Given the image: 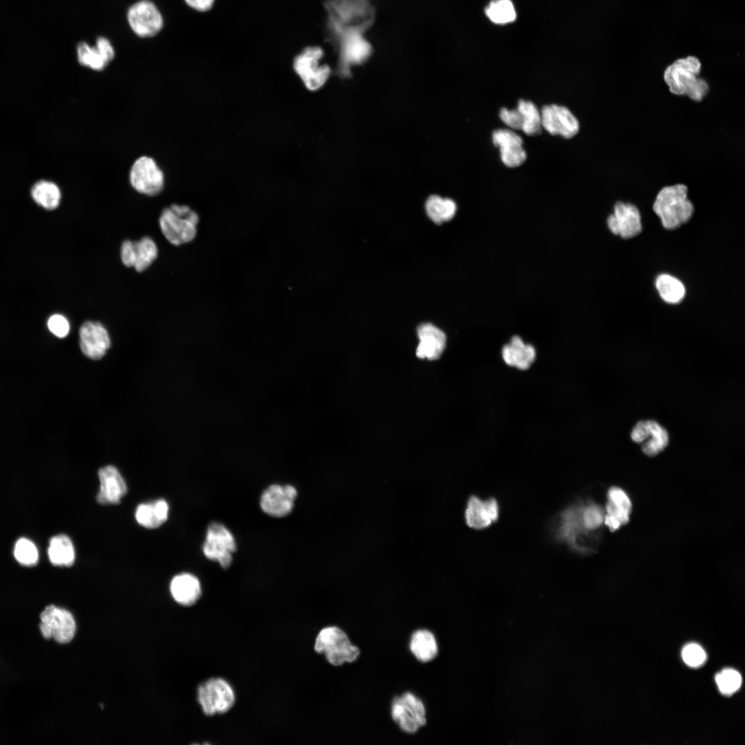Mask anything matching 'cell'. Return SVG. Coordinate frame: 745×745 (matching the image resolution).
<instances>
[{
	"label": "cell",
	"mask_w": 745,
	"mask_h": 745,
	"mask_svg": "<svg viewBox=\"0 0 745 745\" xmlns=\"http://www.w3.org/2000/svg\"><path fill=\"white\" fill-rule=\"evenodd\" d=\"M579 508L581 521L586 530H595L603 524L604 513L597 504L588 503Z\"/></svg>",
	"instance_id": "obj_36"
},
{
	"label": "cell",
	"mask_w": 745,
	"mask_h": 745,
	"mask_svg": "<svg viewBox=\"0 0 745 745\" xmlns=\"http://www.w3.org/2000/svg\"><path fill=\"white\" fill-rule=\"evenodd\" d=\"M159 227L171 244L179 246L193 240L197 234L199 215L186 205L172 204L159 217Z\"/></svg>",
	"instance_id": "obj_3"
},
{
	"label": "cell",
	"mask_w": 745,
	"mask_h": 745,
	"mask_svg": "<svg viewBox=\"0 0 745 745\" xmlns=\"http://www.w3.org/2000/svg\"><path fill=\"white\" fill-rule=\"evenodd\" d=\"M610 231L623 238H631L642 230L641 217L637 208L629 203L617 202L614 212L607 220Z\"/></svg>",
	"instance_id": "obj_16"
},
{
	"label": "cell",
	"mask_w": 745,
	"mask_h": 745,
	"mask_svg": "<svg viewBox=\"0 0 745 745\" xmlns=\"http://www.w3.org/2000/svg\"><path fill=\"white\" fill-rule=\"evenodd\" d=\"M131 186L139 193L147 196L159 195L164 187L162 170L149 156H141L132 163L129 173Z\"/></svg>",
	"instance_id": "obj_7"
},
{
	"label": "cell",
	"mask_w": 745,
	"mask_h": 745,
	"mask_svg": "<svg viewBox=\"0 0 745 745\" xmlns=\"http://www.w3.org/2000/svg\"><path fill=\"white\" fill-rule=\"evenodd\" d=\"M655 286L662 299L667 303H679L685 296L684 284L671 275H660L656 279Z\"/></svg>",
	"instance_id": "obj_31"
},
{
	"label": "cell",
	"mask_w": 745,
	"mask_h": 745,
	"mask_svg": "<svg viewBox=\"0 0 745 745\" xmlns=\"http://www.w3.org/2000/svg\"><path fill=\"white\" fill-rule=\"evenodd\" d=\"M80 348L87 357L99 359L110 346L106 328L100 322L87 321L79 328Z\"/></svg>",
	"instance_id": "obj_14"
},
{
	"label": "cell",
	"mask_w": 745,
	"mask_h": 745,
	"mask_svg": "<svg viewBox=\"0 0 745 745\" xmlns=\"http://www.w3.org/2000/svg\"><path fill=\"white\" fill-rule=\"evenodd\" d=\"M48 555L52 564L71 566L75 561V550L70 538L64 534L52 537L49 542Z\"/></svg>",
	"instance_id": "obj_26"
},
{
	"label": "cell",
	"mask_w": 745,
	"mask_h": 745,
	"mask_svg": "<svg viewBox=\"0 0 745 745\" xmlns=\"http://www.w3.org/2000/svg\"><path fill=\"white\" fill-rule=\"evenodd\" d=\"M499 118L501 121L513 130H521L522 119V116L516 109H508L502 108L499 111Z\"/></svg>",
	"instance_id": "obj_40"
},
{
	"label": "cell",
	"mask_w": 745,
	"mask_h": 745,
	"mask_svg": "<svg viewBox=\"0 0 745 745\" xmlns=\"http://www.w3.org/2000/svg\"><path fill=\"white\" fill-rule=\"evenodd\" d=\"M701 63L694 56L675 61L664 72V80L669 91L676 95L687 96L694 101H701L709 91L706 80L699 77Z\"/></svg>",
	"instance_id": "obj_1"
},
{
	"label": "cell",
	"mask_w": 745,
	"mask_h": 745,
	"mask_svg": "<svg viewBox=\"0 0 745 745\" xmlns=\"http://www.w3.org/2000/svg\"><path fill=\"white\" fill-rule=\"evenodd\" d=\"M391 715L401 730L409 734L415 733L426 723L423 702L409 692L394 698Z\"/></svg>",
	"instance_id": "obj_9"
},
{
	"label": "cell",
	"mask_w": 745,
	"mask_h": 745,
	"mask_svg": "<svg viewBox=\"0 0 745 745\" xmlns=\"http://www.w3.org/2000/svg\"><path fill=\"white\" fill-rule=\"evenodd\" d=\"M426 210L431 220L439 224L450 220L454 217L457 206L455 202L450 199L432 195L426 202Z\"/></svg>",
	"instance_id": "obj_30"
},
{
	"label": "cell",
	"mask_w": 745,
	"mask_h": 745,
	"mask_svg": "<svg viewBox=\"0 0 745 745\" xmlns=\"http://www.w3.org/2000/svg\"><path fill=\"white\" fill-rule=\"evenodd\" d=\"M323 55L321 48L307 47L294 59V70L310 90H316L323 86L330 74L328 65H319Z\"/></svg>",
	"instance_id": "obj_10"
},
{
	"label": "cell",
	"mask_w": 745,
	"mask_h": 745,
	"mask_svg": "<svg viewBox=\"0 0 745 745\" xmlns=\"http://www.w3.org/2000/svg\"><path fill=\"white\" fill-rule=\"evenodd\" d=\"M186 3L192 8L201 12H204L210 10L215 0H184Z\"/></svg>",
	"instance_id": "obj_42"
},
{
	"label": "cell",
	"mask_w": 745,
	"mask_h": 745,
	"mask_svg": "<svg viewBox=\"0 0 745 745\" xmlns=\"http://www.w3.org/2000/svg\"><path fill=\"white\" fill-rule=\"evenodd\" d=\"M632 503L627 493L620 488L611 487L607 493L604 523L612 532L626 524L630 519Z\"/></svg>",
	"instance_id": "obj_18"
},
{
	"label": "cell",
	"mask_w": 745,
	"mask_h": 745,
	"mask_svg": "<svg viewBox=\"0 0 745 745\" xmlns=\"http://www.w3.org/2000/svg\"><path fill=\"white\" fill-rule=\"evenodd\" d=\"M517 109L522 119L521 130L528 136L540 134L542 130L541 113L536 106L530 101L520 99Z\"/></svg>",
	"instance_id": "obj_32"
},
{
	"label": "cell",
	"mask_w": 745,
	"mask_h": 745,
	"mask_svg": "<svg viewBox=\"0 0 745 745\" xmlns=\"http://www.w3.org/2000/svg\"><path fill=\"white\" fill-rule=\"evenodd\" d=\"M79 63L93 70L101 71L115 57V50L110 41L104 37L97 39L95 46L81 42L77 48Z\"/></svg>",
	"instance_id": "obj_19"
},
{
	"label": "cell",
	"mask_w": 745,
	"mask_h": 745,
	"mask_svg": "<svg viewBox=\"0 0 745 745\" xmlns=\"http://www.w3.org/2000/svg\"><path fill=\"white\" fill-rule=\"evenodd\" d=\"M99 489L96 495L97 501L103 505L119 504L127 493V484L119 470L112 465H107L98 470Z\"/></svg>",
	"instance_id": "obj_15"
},
{
	"label": "cell",
	"mask_w": 745,
	"mask_h": 745,
	"mask_svg": "<svg viewBox=\"0 0 745 745\" xmlns=\"http://www.w3.org/2000/svg\"><path fill=\"white\" fill-rule=\"evenodd\" d=\"M410 650L421 662H428L437 655L438 647L435 635L426 629L417 630L412 635Z\"/></svg>",
	"instance_id": "obj_27"
},
{
	"label": "cell",
	"mask_w": 745,
	"mask_h": 745,
	"mask_svg": "<svg viewBox=\"0 0 745 745\" xmlns=\"http://www.w3.org/2000/svg\"><path fill=\"white\" fill-rule=\"evenodd\" d=\"M121 259L126 267H134L135 264V241L126 239L121 247Z\"/></svg>",
	"instance_id": "obj_41"
},
{
	"label": "cell",
	"mask_w": 745,
	"mask_h": 745,
	"mask_svg": "<svg viewBox=\"0 0 745 745\" xmlns=\"http://www.w3.org/2000/svg\"><path fill=\"white\" fill-rule=\"evenodd\" d=\"M493 144L499 147L503 163L509 168L521 166L526 159L522 137L512 130L497 129L492 134Z\"/></svg>",
	"instance_id": "obj_17"
},
{
	"label": "cell",
	"mask_w": 745,
	"mask_h": 745,
	"mask_svg": "<svg viewBox=\"0 0 745 745\" xmlns=\"http://www.w3.org/2000/svg\"><path fill=\"white\" fill-rule=\"evenodd\" d=\"M236 550V539L230 529L219 522H210L202 545L204 556L218 563L222 568L227 569L232 563Z\"/></svg>",
	"instance_id": "obj_5"
},
{
	"label": "cell",
	"mask_w": 745,
	"mask_h": 745,
	"mask_svg": "<svg viewBox=\"0 0 745 745\" xmlns=\"http://www.w3.org/2000/svg\"><path fill=\"white\" fill-rule=\"evenodd\" d=\"M684 662L690 667L697 668L706 660V653L701 646L695 643L686 645L682 650Z\"/></svg>",
	"instance_id": "obj_38"
},
{
	"label": "cell",
	"mask_w": 745,
	"mask_h": 745,
	"mask_svg": "<svg viewBox=\"0 0 745 745\" xmlns=\"http://www.w3.org/2000/svg\"><path fill=\"white\" fill-rule=\"evenodd\" d=\"M31 196L39 206L46 210H54L60 203L61 193L54 182L41 180L32 186Z\"/></svg>",
	"instance_id": "obj_28"
},
{
	"label": "cell",
	"mask_w": 745,
	"mask_h": 745,
	"mask_svg": "<svg viewBox=\"0 0 745 745\" xmlns=\"http://www.w3.org/2000/svg\"><path fill=\"white\" fill-rule=\"evenodd\" d=\"M540 113L542 128L549 134L570 139L578 133L579 121L568 108L556 104L546 105Z\"/></svg>",
	"instance_id": "obj_13"
},
{
	"label": "cell",
	"mask_w": 745,
	"mask_h": 745,
	"mask_svg": "<svg viewBox=\"0 0 745 745\" xmlns=\"http://www.w3.org/2000/svg\"><path fill=\"white\" fill-rule=\"evenodd\" d=\"M39 628L46 639L52 638L60 644H67L74 637L77 626L72 614L68 610L49 605L40 615Z\"/></svg>",
	"instance_id": "obj_8"
},
{
	"label": "cell",
	"mask_w": 745,
	"mask_h": 745,
	"mask_svg": "<svg viewBox=\"0 0 745 745\" xmlns=\"http://www.w3.org/2000/svg\"><path fill=\"white\" fill-rule=\"evenodd\" d=\"M127 19L132 30L140 37L156 35L163 24L160 11L149 0H141L132 4L128 10Z\"/></svg>",
	"instance_id": "obj_11"
},
{
	"label": "cell",
	"mask_w": 745,
	"mask_h": 745,
	"mask_svg": "<svg viewBox=\"0 0 745 745\" xmlns=\"http://www.w3.org/2000/svg\"><path fill=\"white\" fill-rule=\"evenodd\" d=\"M419 339L416 355L420 359H437L441 355L446 342L443 331L431 324H423L417 328Z\"/></svg>",
	"instance_id": "obj_22"
},
{
	"label": "cell",
	"mask_w": 745,
	"mask_h": 745,
	"mask_svg": "<svg viewBox=\"0 0 745 745\" xmlns=\"http://www.w3.org/2000/svg\"><path fill=\"white\" fill-rule=\"evenodd\" d=\"M715 682L722 694L731 695L740 688L742 677L738 671L725 668L716 675Z\"/></svg>",
	"instance_id": "obj_37"
},
{
	"label": "cell",
	"mask_w": 745,
	"mask_h": 745,
	"mask_svg": "<svg viewBox=\"0 0 745 745\" xmlns=\"http://www.w3.org/2000/svg\"><path fill=\"white\" fill-rule=\"evenodd\" d=\"M501 355L507 365L526 370L535 361L536 352L532 345L526 344L519 337L514 336L510 344L502 348Z\"/></svg>",
	"instance_id": "obj_24"
},
{
	"label": "cell",
	"mask_w": 745,
	"mask_h": 745,
	"mask_svg": "<svg viewBox=\"0 0 745 745\" xmlns=\"http://www.w3.org/2000/svg\"><path fill=\"white\" fill-rule=\"evenodd\" d=\"M370 43L358 31L350 30L342 41L340 56L341 72L348 74L351 65L364 62L371 53Z\"/></svg>",
	"instance_id": "obj_21"
},
{
	"label": "cell",
	"mask_w": 745,
	"mask_h": 745,
	"mask_svg": "<svg viewBox=\"0 0 745 745\" xmlns=\"http://www.w3.org/2000/svg\"><path fill=\"white\" fill-rule=\"evenodd\" d=\"M197 699L208 716L223 715L234 706L235 693L228 682L221 677L210 678L197 688Z\"/></svg>",
	"instance_id": "obj_6"
},
{
	"label": "cell",
	"mask_w": 745,
	"mask_h": 745,
	"mask_svg": "<svg viewBox=\"0 0 745 745\" xmlns=\"http://www.w3.org/2000/svg\"><path fill=\"white\" fill-rule=\"evenodd\" d=\"M47 324L50 331L59 338L66 337L70 331L69 322L62 315H52L48 319Z\"/></svg>",
	"instance_id": "obj_39"
},
{
	"label": "cell",
	"mask_w": 745,
	"mask_h": 745,
	"mask_svg": "<svg viewBox=\"0 0 745 745\" xmlns=\"http://www.w3.org/2000/svg\"><path fill=\"white\" fill-rule=\"evenodd\" d=\"M487 17L496 24H506L516 19V10L511 0H492L486 6Z\"/></svg>",
	"instance_id": "obj_34"
},
{
	"label": "cell",
	"mask_w": 745,
	"mask_h": 745,
	"mask_svg": "<svg viewBox=\"0 0 745 745\" xmlns=\"http://www.w3.org/2000/svg\"><path fill=\"white\" fill-rule=\"evenodd\" d=\"M14 555L21 564L32 566L38 562L39 553L35 544L28 539L22 537L15 543Z\"/></svg>",
	"instance_id": "obj_35"
},
{
	"label": "cell",
	"mask_w": 745,
	"mask_h": 745,
	"mask_svg": "<svg viewBox=\"0 0 745 745\" xmlns=\"http://www.w3.org/2000/svg\"><path fill=\"white\" fill-rule=\"evenodd\" d=\"M646 421V437L643 442L642 451L648 456H655L662 451L668 444L666 430L653 420Z\"/></svg>",
	"instance_id": "obj_29"
},
{
	"label": "cell",
	"mask_w": 745,
	"mask_h": 745,
	"mask_svg": "<svg viewBox=\"0 0 745 745\" xmlns=\"http://www.w3.org/2000/svg\"><path fill=\"white\" fill-rule=\"evenodd\" d=\"M297 496L298 491L292 485L272 484L261 493L259 506L272 517H285L292 513Z\"/></svg>",
	"instance_id": "obj_12"
},
{
	"label": "cell",
	"mask_w": 745,
	"mask_h": 745,
	"mask_svg": "<svg viewBox=\"0 0 745 745\" xmlns=\"http://www.w3.org/2000/svg\"><path fill=\"white\" fill-rule=\"evenodd\" d=\"M314 650L319 655L324 654L327 662L335 666L355 661L360 653L346 633L335 626H326L319 632L315 639Z\"/></svg>",
	"instance_id": "obj_4"
},
{
	"label": "cell",
	"mask_w": 745,
	"mask_h": 745,
	"mask_svg": "<svg viewBox=\"0 0 745 745\" xmlns=\"http://www.w3.org/2000/svg\"><path fill=\"white\" fill-rule=\"evenodd\" d=\"M653 208L666 229H675L685 223L694 212V207L688 199V188L680 183L661 189Z\"/></svg>",
	"instance_id": "obj_2"
},
{
	"label": "cell",
	"mask_w": 745,
	"mask_h": 745,
	"mask_svg": "<svg viewBox=\"0 0 745 745\" xmlns=\"http://www.w3.org/2000/svg\"><path fill=\"white\" fill-rule=\"evenodd\" d=\"M464 517L471 528L480 530L487 528L499 517V506L495 498L482 500L477 496L468 499Z\"/></svg>",
	"instance_id": "obj_20"
},
{
	"label": "cell",
	"mask_w": 745,
	"mask_h": 745,
	"mask_svg": "<svg viewBox=\"0 0 745 745\" xmlns=\"http://www.w3.org/2000/svg\"><path fill=\"white\" fill-rule=\"evenodd\" d=\"M135 264L137 272L146 270L156 259L158 249L155 241L150 237H144L139 241H135Z\"/></svg>",
	"instance_id": "obj_33"
},
{
	"label": "cell",
	"mask_w": 745,
	"mask_h": 745,
	"mask_svg": "<svg viewBox=\"0 0 745 745\" xmlns=\"http://www.w3.org/2000/svg\"><path fill=\"white\" fill-rule=\"evenodd\" d=\"M168 514V502L163 499H159L139 504L135 512V517L137 522L141 526L154 529L166 522Z\"/></svg>",
	"instance_id": "obj_25"
},
{
	"label": "cell",
	"mask_w": 745,
	"mask_h": 745,
	"mask_svg": "<svg viewBox=\"0 0 745 745\" xmlns=\"http://www.w3.org/2000/svg\"><path fill=\"white\" fill-rule=\"evenodd\" d=\"M170 591L177 603L190 606L199 599L202 589L197 577L189 573H181L171 579Z\"/></svg>",
	"instance_id": "obj_23"
}]
</instances>
